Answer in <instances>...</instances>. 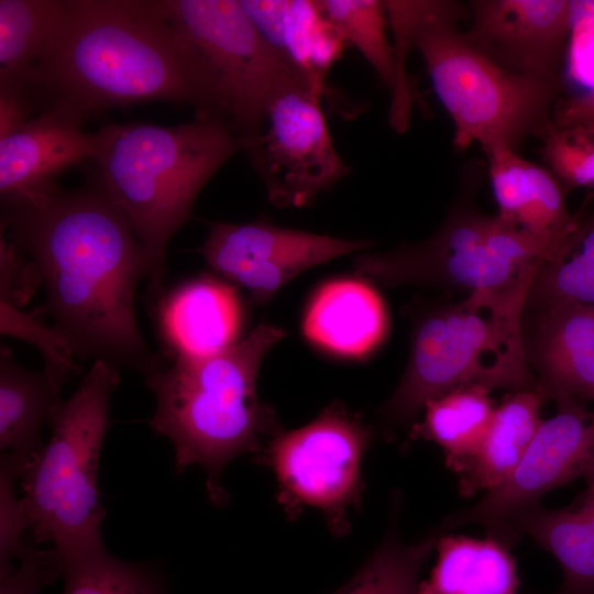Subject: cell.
<instances>
[{
	"mask_svg": "<svg viewBox=\"0 0 594 594\" xmlns=\"http://www.w3.org/2000/svg\"><path fill=\"white\" fill-rule=\"evenodd\" d=\"M43 283L37 309L76 358L147 376L162 360L142 336L135 310L150 261L132 227L92 182L1 199V231Z\"/></svg>",
	"mask_w": 594,
	"mask_h": 594,
	"instance_id": "1",
	"label": "cell"
},
{
	"mask_svg": "<svg viewBox=\"0 0 594 594\" xmlns=\"http://www.w3.org/2000/svg\"><path fill=\"white\" fill-rule=\"evenodd\" d=\"M35 106L84 124L107 110L151 101L206 114L194 56L156 0H65L38 59Z\"/></svg>",
	"mask_w": 594,
	"mask_h": 594,
	"instance_id": "2",
	"label": "cell"
},
{
	"mask_svg": "<svg viewBox=\"0 0 594 594\" xmlns=\"http://www.w3.org/2000/svg\"><path fill=\"white\" fill-rule=\"evenodd\" d=\"M95 133L90 182L122 212L145 249L148 297L158 300L172 238L211 177L245 151L252 138L239 136L211 119L177 125L109 123Z\"/></svg>",
	"mask_w": 594,
	"mask_h": 594,
	"instance_id": "3",
	"label": "cell"
},
{
	"mask_svg": "<svg viewBox=\"0 0 594 594\" xmlns=\"http://www.w3.org/2000/svg\"><path fill=\"white\" fill-rule=\"evenodd\" d=\"M285 334L262 323L220 352L175 358L146 376L156 400L151 428L170 440L178 474L194 464L204 468L217 506L228 501L220 480L227 464L241 453H258L264 439L282 431L274 409L258 399L256 382L266 354Z\"/></svg>",
	"mask_w": 594,
	"mask_h": 594,
	"instance_id": "4",
	"label": "cell"
},
{
	"mask_svg": "<svg viewBox=\"0 0 594 594\" xmlns=\"http://www.w3.org/2000/svg\"><path fill=\"white\" fill-rule=\"evenodd\" d=\"M532 280L411 312L408 362L380 409L381 425L409 426L427 402L462 386L512 393L536 389L522 330Z\"/></svg>",
	"mask_w": 594,
	"mask_h": 594,
	"instance_id": "5",
	"label": "cell"
},
{
	"mask_svg": "<svg viewBox=\"0 0 594 594\" xmlns=\"http://www.w3.org/2000/svg\"><path fill=\"white\" fill-rule=\"evenodd\" d=\"M466 15L469 10L455 1L426 0L414 48L453 122L457 150L477 143L484 152L497 145L517 151L553 122L562 79L501 67L459 30Z\"/></svg>",
	"mask_w": 594,
	"mask_h": 594,
	"instance_id": "6",
	"label": "cell"
},
{
	"mask_svg": "<svg viewBox=\"0 0 594 594\" xmlns=\"http://www.w3.org/2000/svg\"><path fill=\"white\" fill-rule=\"evenodd\" d=\"M119 381L118 369L94 361L55 415L51 439L21 476L32 543L51 544L47 553L54 568L106 550L101 532L106 508L97 476L110 426V396Z\"/></svg>",
	"mask_w": 594,
	"mask_h": 594,
	"instance_id": "7",
	"label": "cell"
},
{
	"mask_svg": "<svg viewBox=\"0 0 594 594\" xmlns=\"http://www.w3.org/2000/svg\"><path fill=\"white\" fill-rule=\"evenodd\" d=\"M562 245L519 229L498 215L459 209L427 240L387 252H362L352 264L362 278L387 287L499 292L532 280Z\"/></svg>",
	"mask_w": 594,
	"mask_h": 594,
	"instance_id": "8",
	"label": "cell"
},
{
	"mask_svg": "<svg viewBox=\"0 0 594 594\" xmlns=\"http://www.w3.org/2000/svg\"><path fill=\"white\" fill-rule=\"evenodd\" d=\"M156 3L194 56L206 98L202 119L220 121L251 139L262 132L268 107L280 90L295 84L309 86L267 44L240 0Z\"/></svg>",
	"mask_w": 594,
	"mask_h": 594,
	"instance_id": "9",
	"label": "cell"
},
{
	"mask_svg": "<svg viewBox=\"0 0 594 594\" xmlns=\"http://www.w3.org/2000/svg\"><path fill=\"white\" fill-rule=\"evenodd\" d=\"M370 437L361 416L334 402L309 424L271 438L256 459L274 472L277 502L289 519L314 507L333 535L344 536L349 508L361 504V463Z\"/></svg>",
	"mask_w": 594,
	"mask_h": 594,
	"instance_id": "10",
	"label": "cell"
},
{
	"mask_svg": "<svg viewBox=\"0 0 594 594\" xmlns=\"http://www.w3.org/2000/svg\"><path fill=\"white\" fill-rule=\"evenodd\" d=\"M321 96L304 84L280 90L244 151L277 208L308 206L351 172L334 147Z\"/></svg>",
	"mask_w": 594,
	"mask_h": 594,
	"instance_id": "11",
	"label": "cell"
},
{
	"mask_svg": "<svg viewBox=\"0 0 594 594\" xmlns=\"http://www.w3.org/2000/svg\"><path fill=\"white\" fill-rule=\"evenodd\" d=\"M556 403L557 414L542 421L512 474L473 507L448 516L442 528L477 524L514 544L509 528L518 515L540 505L549 491L594 474V411L575 398Z\"/></svg>",
	"mask_w": 594,
	"mask_h": 594,
	"instance_id": "12",
	"label": "cell"
},
{
	"mask_svg": "<svg viewBox=\"0 0 594 594\" xmlns=\"http://www.w3.org/2000/svg\"><path fill=\"white\" fill-rule=\"evenodd\" d=\"M366 239H342L283 228L257 220L210 222L200 248L207 265L227 282L243 287L255 305H265L300 273L373 246Z\"/></svg>",
	"mask_w": 594,
	"mask_h": 594,
	"instance_id": "13",
	"label": "cell"
},
{
	"mask_svg": "<svg viewBox=\"0 0 594 594\" xmlns=\"http://www.w3.org/2000/svg\"><path fill=\"white\" fill-rule=\"evenodd\" d=\"M465 38L501 67L562 79L570 0H475Z\"/></svg>",
	"mask_w": 594,
	"mask_h": 594,
	"instance_id": "14",
	"label": "cell"
},
{
	"mask_svg": "<svg viewBox=\"0 0 594 594\" xmlns=\"http://www.w3.org/2000/svg\"><path fill=\"white\" fill-rule=\"evenodd\" d=\"M535 330L525 340L544 402L594 400V305L558 301L538 307Z\"/></svg>",
	"mask_w": 594,
	"mask_h": 594,
	"instance_id": "15",
	"label": "cell"
},
{
	"mask_svg": "<svg viewBox=\"0 0 594 594\" xmlns=\"http://www.w3.org/2000/svg\"><path fill=\"white\" fill-rule=\"evenodd\" d=\"M156 321L174 359L205 356L240 341L243 306L235 285L201 274L161 296Z\"/></svg>",
	"mask_w": 594,
	"mask_h": 594,
	"instance_id": "16",
	"label": "cell"
},
{
	"mask_svg": "<svg viewBox=\"0 0 594 594\" xmlns=\"http://www.w3.org/2000/svg\"><path fill=\"white\" fill-rule=\"evenodd\" d=\"M52 111L31 118L0 138V195L8 199L56 184L66 169L90 161L96 133Z\"/></svg>",
	"mask_w": 594,
	"mask_h": 594,
	"instance_id": "17",
	"label": "cell"
},
{
	"mask_svg": "<svg viewBox=\"0 0 594 594\" xmlns=\"http://www.w3.org/2000/svg\"><path fill=\"white\" fill-rule=\"evenodd\" d=\"M485 154L497 215L534 235L563 244L580 219L568 211L562 185L550 169L505 145Z\"/></svg>",
	"mask_w": 594,
	"mask_h": 594,
	"instance_id": "18",
	"label": "cell"
},
{
	"mask_svg": "<svg viewBox=\"0 0 594 594\" xmlns=\"http://www.w3.org/2000/svg\"><path fill=\"white\" fill-rule=\"evenodd\" d=\"M263 38L315 90L341 55L344 41L322 12L320 0H240Z\"/></svg>",
	"mask_w": 594,
	"mask_h": 594,
	"instance_id": "19",
	"label": "cell"
},
{
	"mask_svg": "<svg viewBox=\"0 0 594 594\" xmlns=\"http://www.w3.org/2000/svg\"><path fill=\"white\" fill-rule=\"evenodd\" d=\"M387 315L378 293L364 279L323 284L310 299L302 332L312 344L344 358H363L383 340Z\"/></svg>",
	"mask_w": 594,
	"mask_h": 594,
	"instance_id": "20",
	"label": "cell"
},
{
	"mask_svg": "<svg viewBox=\"0 0 594 594\" xmlns=\"http://www.w3.org/2000/svg\"><path fill=\"white\" fill-rule=\"evenodd\" d=\"M586 481V490L573 506L547 509L538 505L510 524L515 542L528 535L559 562L562 584L556 594H594V474Z\"/></svg>",
	"mask_w": 594,
	"mask_h": 594,
	"instance_id": "21",
	"label": "cell"
},
{
	"mask_svg": "<svg viewBox=\"0 0 594 594\" xmlns=\"http://www.w3.org/2000/svg\"><path fill=\"white\" fill-rule=\"evenodd\" d=\"M69 378L44 366L29 371L9 346L0 350V449L32 459L43 447L42 430L63 405L61 389Z\"/></svg>",
	"mask_w": 594,
	"mask_h": 594,
	"instance_id": "22",
	"label": "cell"
},
{
	"mask_svg": "<svg viewBox=\"0 0 594 594\" xmlns=\"http://www.w3.org/2000/svg\"><path fill=\"white\" fill-rule=\"evenodd\" d=\"M512 546L495 536L442 535L436 546L437 562L419 583L418 594H519Z\"/></svg>",
	"mask_w": 594,
	"mask_h": 594,
	"instance_id": "23",
	"label": "cell"
},
{
	"mask_svg": "<svg viewBox=\"0 0 594 594\" xmlns=\"http://www.w3.org/2000/svg\"><path fill=\"white\" fill-rule=\"evenodd\" d=\"M536 389L512 393L494 409L486 435L459 475V491L470 496L504 482L521 461L542 419Z\"/></svg>",
	"mask_w": 594,
	"mask_h": 594,
	"instance_id": "24",
	"label": "cell"
},
{
	"mask_svg": "<svg viewBox=\"0 0 594 594\" xmlns=\"http://www.w3.org/2000/svg\"><path fill=\"white\" fill-rule=\"evenodd\" d=\"M64 3L65 0H0V89L34 96L35 68Z\"/></svg>",
	"mask_w": 594,
	"mask_h": 594,
	"instance_id": "25",
	"label": "cell"
},
{
	"mask_svg": "<svg viewBox=\"0 0 594 594\" xmlns=\"http://www.w3.org/2000/svg\"><path fill=\"white\" fill-rule=\"evenodd\" d=\"M490 392L482 385L452 389L426 403L425 419L413 428L440 446L446 465L460 473L480 448L490 427L494 409Z\"/></svg>",
	"mask_w": 594,
	"mask_h": 594,
	"instance_id": "26",
	"label": "cell"
},
{
	"mask_svg": "<svg viewBox=\"0 0 594 594\" xmlns=\"http://www.w3.org/2000/svg\"><path fill=\"white\" fill-rule=\"evenodd\" d=\"M443 530L415 544H404L392 528L353 578L332 594H418L420 569Z\"/></svg>",
	"mask_w": 594,
	"mask_h": 594,
	"instance_id": "27",
	"label": "cell"
},
{
	"mask_svg": "<svg viewBox=\"0 0 594 594\" xmlns=\"http://www.w3.org/2000/svg\"><path fill=\"white\" fill-rule=\"evenodd\" d=\"M321 9L344 42L354 45L380 81L394 92L396 64L386 26L385 2L381 0H320Z\"/></svg>",
	"mask_w": 594,
	"mask_h": 594,
	"instance_id": "28",
	"label": "cell"
},
{
	"mask_svg": "<svg viewBox=\"0 0 594 594\" xmlns=\"http://www.w3.org/2000/svg\"><path fill=\"white\" fill-rule=\"evenodd\" d=\"M63 594H168L163 572L151 563L127 562L107 550L56 566Z\"/></svg>",
	"mask_w": 594,
	"mask_h": 594,
	"instance_id": "29",
	"label": "cell"
},
{
	"mask_svg": "<svg viewBox=\"0 0 594 594\" xmlns=\"http://www.w3.org/2000/svg\"><path fill=\"white\" fill-rule=\"evenodd\" d=\"M539 139L543 162L561 185L594 188V123L552 122Z\"/></svg>",
	"mask_w": 594,
	"mask_h": 594,
	"instance_id": "30",
	"label": "cell"
},
{
	"mask_svg": "<svg viewBox=\"0 0 594 594\" xmlns=\"http://www.w3.org/2000/svg\"><path fill=\"white\" fill-rule=\"evenodd\" d=\"M387 20L394 36L396 87L392 94L389 124L397 133L408 127L414 102V91L406 73V59L411 48L416 26L424 12L426 0H384Z\"/></svg>",
	"mask_w": 594,
	"mask_h": 594,
	"instance_id": "31",
	"label": "cell"
},
{
	"mask_svg": "<svg viewBox=\"0 0 594 594\" xmlns=\"http://www.w3.org/2000/svg\"><path fill=\"white\" fill-rule=\"evenodd\" d=\"M40 314L25 312L7 298L0 297V331L35 346L44 359V366L70 377L78 372L76 356L63 337L40 320Z\"/></svg>",
	"mask_w": 594,
	"mask_h": 594,
	"instance_id": "32",
	"label": "cell"
},
{
	"mask_svg": "<svg viewBox=\"0 0 594 594\" xmlns=\"http://www.w3.org/2000/svg\"><path fill=\"white\" fill-rule=\"evenodd\" d=\"M31 459L14 452L0 458V574L11 570L29 546L21 541L29 529V519L22 502L16 496L15 482L21 479Z\"/></svg>",
	"mask_w": 594,
	"mask_h": 594,
	"instance_id": "33",
	"label": "cell"
},
{
	"mask_svg": "<svg viewBox=\"0 0 594 594\" xmlns=\"http://www.w3.org/2000/svg\"><path fill=\"white\" fill-rule=\"evenodd\" d=\"M570 12L569 74L590 90L594 88V0H570Z\"/></svg>",
	"mask_w": 594,
	"mask_h": 594,
	"instance_id": "34",
	"label": "cell"
},
{
	"mask_svg": "<svg viewBox=\"0 0 594 594\" xmlns=\"http://www.w3.org/2000/svg\"><path fill=\"white\" fill-rule=\"evenodd\" d=\"M28 547L19 564L0 574V594H37L56 579L50 566L46 550Z\"/></svg>",
	"mask_w": 594,
	"mask_h": 594,
	"instance_id": "35",
	"label": "cell"
},
{
	"mask_svg": "<svg viewBox=\"0 0 594 594\" xmlns=\"http://www.w3.org/2000/svg\"><path fill=\"white\" fill-rule=\"evenodd\" d=\"M553 122L556 124L594 123V88L561 98L554 111Z\"/></svg>",
	"mask_w": 594,
	"mask_h": 594,
	"instance_id": "36",
	"label": "cell"
},
{
	"mask_svg": "<svg viewBox=\"0 0 594 594\" xmlns=\"http://www.w3.org/2000/svg\"><path fill=\"white\" fill-rule=\"evenodd\" d=\"M559 253L574 254L594 261V216L579 220L578 227Z\"/></svg>",
	"mask_w": 594,
	"mask_h": 594,
	"instance_id": "37",
	"label": "cell"
}]
</instances>
